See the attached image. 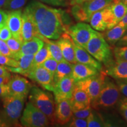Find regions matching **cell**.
I'll use <instances>...</instances> for the list:
<instances>
[{
    "label": "cell",
    "mask_w": 127,
    "mask_h": 127,
    "mask_svg": "<svg viewBox=\"0 0 127 127\" xmlns=\"http://www.w3.org/2000/svg\"><path fill=\"white\" fill-rule=\"evenodd\" d=\"M32 18L38 34L52 40H57L66 32L62 10L54 8L36 0L26 7Z\"/></svg>",
    "instance_id": "obj_1"
},
{
    "label": "cell",
    "mask_w": 127,
    "mask_h": 127,
    "mask_svg": "<svg viewBox=\"0 0 127 127\" xmlns=\"http://www.w3.org/2000/svg\"><path fill=\"white\" fill-rule=\"evenodd\" d=\"M27 97L7 96L2 98L3 108L0 111V127H20L21 115Z\"/></svg>",
    "instance_id": "obj_2"
},
{
    "label": "cell",
    "mask_w": 127,
    "mask_h": 127,
    "mask_svg": "<svg viewBox=\"0 0 127 127\" xmlns=\"http://www.w3.org/2000/svg\"><path fill=\"white\" fill-rule=\"evenodd\" d=\"M85 50L97 61L104 64L105 66H108L114 61L113 51L110 45L105 39L102 33L96 30L87 43Z\"/></svg>",
    "instance_id": "obj_3"
},
{
    "label": "cell",
    "mask_w": 127,
    "mask_h": 127,
    "mask_svg": "<svg viewBox=\"0 0 127 127\" xmlns=\"http://www.w3.org/2000/svg\"><path fill=\"white\" fill-rule=\"evenodd\" d=\"M120 98V91L117 84L107 76L97 98L91 103V106L95 110L113 108L118 104Z\"/></svg>",
    "instance_id": "obj_4"
},
{
    "label": "cell",
    "mask_w": 127,
    "mask_h": 127,
    "mask_svg": "<svg viewBox=\"0 0 127 127\" xmlns=\"http://www.w3.org/2000/svg\"><path fill=\"white\" fill-rule=\"evenodd\" d=\"M28 94L30 102L45 114L51 124H54L55 103L51 94L32 86Z\"/></svg>",
    "instance_id": "obj_5"
},
{
    "label": "cell",
    "mask_w": 127,
    "mask_h": 127,
    "mask_svg": "<svg viewBox=\"0 0 127 127\" xmlns=\"http://www.w3.org/2000/svg\"><path fill=\"white\" fill-rule=\"evenodd\" d=\"M113 0H90L80 4L72 5L71 11L78 21L89 23L91 16L112 3Z\"/></svg>",
    "instance_id": "obj_6"
},
{
    "label": "cell",
    "mask_w": 127,
    "mask_h": 127,
    "mask_svg": "<svg viewBox=\"0 0 127 127\" xmlns=\"http://www.w3.org/2000/svg\"><path fill=\"white\" fill-rule=\"evenodd\" d=\"M20 123L25 127H45L51 124L45 114L30 101L27 103Z\"/></svg>",
    "instance_id": "obj_7"
},
{
    "label": "cell",
    "mask_w": 127,
    "mask_h": 127,
    "mask_svg": "<svg viewBox=\"0 0 127 127\" xmlns=\"http://www.w3.org/2000/svg\"><path fill=\"white\" fill-rule=\"evenodd\" d=\"M107 76L105 72L101 71L94 75L76 82L75 86L87 94L92 103L97 98Z\"/></svg>",
    "instance_id": "obj_8"
},
{
    "label": "cell",
    "mask_w": 127,
    "mask_h": 127,
    "mask_svg": "<svg viewBox=\"0 0 127 127\" xmlns=\"http://www.w3.org/2000/svg\"><path fill=\"white\" fill-rule=\"evenodd\" d=\"M94 31L91 25L80 22L69 27L66 32L70 35L76 45L85 49Z\"/></svg>",
    "instance_id": "obj_9"
},
{
    "label": "cell",
    "mask_w": 127,
    "mask_h": 127,
    "mask_svg": "<svg viewBox=\"0 0 127 127\" xmlns=\"http://www.w3.org/2000/svg\"><path fill=\"white\" fill-rule=\"evenodd\" d=\"M127 12V5L120 0H113L112 3L105 8V16L107 30L117 25Z\"/></svg>",
    "instance_id": "obj_10"
},
{
    "label": "cell",
    "mask_w": 127,
    "mask_h": 127,
    "mask_svg": "<svg viewBox=\"0 0 127 127\" xmlns=\"http://www.w3.org/2000/svg\"><path fill=\"white\" fill-rule=\"evenodd\" d=\"M33 81L49 91H53L54 87V75L47 69L41 66L33 68L27 75Z\"/></svg>",
    "instance_id": "obj_11"
},
{
    "label": "cell",
    "mask_w": 127,
    "mask_h": 127,
    "mask_svg": "<svg viewBox=\"0 0 127 127\" xmlns=\"http://www.w3.org/2000/svg\"><path fill=\"white\" fill-rule=\"evenodd\" d=\"M75 82L72 76L66 77L60 79L54 84L53 92L55 103L70 99L75 88Z\"/></svg>",
    "instance_id": "obj_12"
},
{
    "label": "cell",
    "mask_w": 127,
    "mask_h": 127,
    "mask_svg": "<svg viewBox=\"0 0 127 127\" xmlns=\"http://www.w3.org/2000/svg\"><path fill=\"white\" fill-rule=\"evenodd\" d=\"M32 87V84L25 78L18 75H11L8 84L9 96L27 97Z\"/></svg>",
    "instance_id": "obj_13"
},
{
    "label": "cell",
    "mask_w": 127,
    "mask_h": 127,
    "mask_svg": "<svg viewBox=\"0 0 127 127\" xmlns=\"http://www.w3.org/2000/svg\"><path fill=\"white\" fill-rule=\"evenodd\" d=\"M56 42L61 49L64 59L72 64L77 63L74 47V42L70 35L65 32L57 39Z\"/></svg>",
    "instance_id": "obj_14"
},
{
    "label": "cell",
    "mask_w": 127,
    "mask_h": 127,
    "mask_svg": "<svg viewBox=\"0 0 127 127\" xmlns=\"http://www.w3.org/2000/svg\"><path fill=\"white\" fill-rule=\"evenodd\" d=\"M73 117V111L69 99L55 104V122L58 124H67Z\"/></svg>",
    "instance_id": "obj_15"
},
{
    "label": "cell",
    "mask_w": 127,
    "mask_h": 127,
    "mask_svg": "<svg viewBox=\"0 0 127 127\" xmlns=\"http://www.w3.org/2000/svg\"><path fill=\"white\" fill-rule=\"evenodd\" d=\"M22 9L11 11L8 12L7 25L12 34V36L23 41L21 36Z\"/></svg>",
    "instance_id": "obj_16"
},
{
    "label": "cell",
    "mask_w": 127,
    "mask_h": 127,
    "mask_svg": "<svg viewBox=\"0 0 127 127\" xmlns=\"http://www.w3.org/2000/svg\"><path fill=\"white\" fill-rule=\"evenodd\" d=\"M38 34L32 18L25 8L22 14L21 36L23 42L30 40L34 36H37Z\"/></svg>",
    "instance_id": "obj_17"
},
{
    "label": "cell",
    "mask_w": 127,
    "mask_h": 127,
    "mask_svg": "<svg viewBox=\"0 0 127 127\" xmlns=\"http://www.w3.org/2000/svg\"><path fill=\"white\" fill-rule=\"evenodd\" d=\"M44 45V42L42 39L34 36L30 40L23 42L20 50L14 55L12 58L17 60L23 55H35Z\"/></svg>",
    "instance_id": "obj_18"
},
{
    "label": "cell",
    "mask_w": 127,
    "mask_h": 127,
    "mask_svg": "<svg viewBox=\"0 0 127 127\" xmlns=\"http://www.w3.org/2000/svg\"><path fill=\"white\" fill-rule=\"evenodd\" d=\"M69 101L73 112L91 106V99L87 94L75 85Z\"/></svg>",
    "instance_id": "obj_19"
},
{
    "label": "cell",
    "mask_w": 127,
    "mask_h": 127,
    "mask_svg": "<svg viewBox=\"0 0 127 127\" xmlns=\"http://www.w3.org/2000/svg\"><path fill=\"white\" fill-rule=\"evenodd\" d=\"M105 72L107 75L115 79H127V61L115 59L106 66Z\"/></svg>",
    "instance_id": "obj_20"
},
{
    "label": "cell",
    "mask_w": 127,
    "mask_h": 127,
    "mask_svg": "<svg viewBox=\"0 0 127 127\" xmlns=\"http://www.w3.org/2000/svg\"><path fill=\"white\" fill-rule=\"evenodd\" d=\"M74 47L75 50V59L77 63L93 66L98 69L99 72L102 71V64L90 55L85 49L79 47L75 43H74Z\"/></svg>",
    "instance_id": "obj_21"
},
{
    "label": "cell",
    "mask_w": 127,
    "mask_h": 127,
    "mask_svg": "<svg viewBox=\"0 0 127 127\" xmlns=\"http://www.w3.org/2000/svg\"><path fill=\"white\" fill-rule=\"evenodd\" d=\"M99 71L93 66L77 63L73 64L72 77L75 82L99 73Z\"/></svg>",
    "instance_id": "obj_22"
},
{
    "label": "cell",
    "mask_w": 127,
    "mask_h": 127,
    "mask_svg": "<svg viewBox=\"0 0 127 127\" xmlns=\"http://www.w3.org/2000/svg\"><path fill=\"white\" fill-rule=\"evenodd\" d=\"M34 57V55H23L17 60L18 62V66L17 67L5 66L10 72L20 74L27 77V74L32 69Z\"/></svg>",
    "instance_id": "obj_23"
},
{
    "label": "cell",
    "mask_w": 127,
    "mask_h": 127,
    "mask_svg": "<svg viewBox=\"0 0 127 127\" xmlns=\"http://www.w3.org/2000/svg\"><path fill=\"white\" fill-rule=\"evenodd\" d=\"M105 32L102 33L105 39L110 46L114 47L117 42L123 37L127 31V25L117 24L110 29L106 30Z\"/></svg>",
    "instance_id": "obj_24"
},
{
    "label": "cell",
    "mask_w": 127,
    "mask_h": 127,
    "mask_svg": "<svg viewBox=\"0 0 127 127\" xmlns=\"http://www.w3.org/2000/svg\"><path fill=\"white\" fill-rule=\"evenodd\" d=\"M73 64H74L66 61L65 60L58 62L56 71L54 75V84L64 78L72 75Z\"/></svg>",
    "instance_id": "obj_25"
},
{
    "label": "cell",
    "mask_w": 127,
    "mask_h": 127,
    "mask_svg": "<svg viewBox=\"0 0 127 127\" xmlns=\"http://www.w3.org/2000/svg\"><path fill=\"white\" fill-rule=\"evenodd\" d=\"M89 23L91 27L96 31H105L107 30V23L105 16V8L93 14Z\"/></svg>",
    "instance_id": "obj_26"
},
{
    "label": "cell",
    "mask_w": 127,
    "mask_h": 127,
    "mask_svg": "<svg viewBox=\"0 0 127 127\" xmlns=\"http://www.w3.org/2000/svg\"><path fill=\"white\" fill-rule=\"evenodd\" d=\"M37 37H39V38L44 41V42H45V44L47 45L49 50H50L51 55L54 59L56 60L57 62H60L64 60L63 58V54H62L61 49H60L58 44L57 43L56 41H52V39L50 40L49 39L44 37L43 36L39 34L38 35Z\"/></svg>",
    "instance_id": "obj_27"
},
{
    "label": "cell",
    "mask_w": 127,
    "mask_h": 127,
    "mask_svg": "<svg viewBox=\"0 0 127 127\" xmlns=\"http://www.w3.org/2000/svg\"><path fill=\"white\" fill-rule=\"evenodd\" d=\"M52 57L48 48L44 42V45L34 55V60L32 62V68L39 66L45 60Z\"/></svg>",
    "instance_id": "obj_28"
},
{
    "label": "cell",
    "mask_w": 127,
    "mask_h": 127,
    "mask_svg": "<svg viewBox=\"0 0 127 127\" xmlns=\"http://www.w3.org/2000/svg\"><path fill=\"white\" fill-rule=\"evenodd\" d=\"M87 121V127H102L107 126L104 123V120L96 112V110L93 108L91 112L86 118Z\"/></svg>",
    "instance_id": "obj_29"
},
{
    "label": "cell",
    "mask_w": 127,
    "mask_h": 127,
    "mask_svg": "<svg viewBox=\"0 0 127 127\" xmlns=\"http://www.w3.org/2000/svg\"><path fill=\"white\" fill-rule=\"evenodd\" d=\"M28 0H8L3 8L8 11L21 9Z\"/></svg>",
    "instance_id": "obj_30"
},
{
    "label": "cell",
    "mask_w": 127,
    "mask_h": 127,
    "mask_svg": "<svg viewBox=\"0 0 127 127\" xmlns=\"http://www.w3.org/2000/svg\"><path fill=\"white\" fill-rule=\"evenodd\" d=\"M6 43H7L9 50L13 54L14 56L15 54L17 53L20 50L23 42L12 36L10 38H9L8 40L6 41Z\"/></svg>",
    "instance_id": "obj_31"
},
{
    "label": "cell",
    "mask_w": 127,
    "mask_h": 127,
    "mask_svg": "<svg viewBox=\"0 0 127 127\" xmlns=\"http://www.w3.org/2000/svg\"><path fill=\"white\" fill-rule=\"evenodd\" d=\"M11 76L0 77V98H3L9 95L8 84Z\"/></svg>",
    "instance_id": "obj_32"
},
{
    "label": "cell",
    "mask_w": 127,
    "mask_h": 127,
    "mask_svg": "<svg viewBox=\"0 0 127 127\" xmlns=\"http://www.w3.org/2000/svg\"><path fill=\"white\" fill-rule=\"evenodd\" d=\"M58 62H57L56 60L54 59L52 57H50L48 59L45 60L42 64L41 65L42 67L45 68L48 71H50L53 75H54L55 72L56 71L57 65H58Z\"/></svg>",
    "instance_id": "obj_33"
},
{
    "label": "cell",
    "mask_w": 127,
    "mask_h": 127,
    "mask_svg": "<svg viewBox=\"0 0 127 127\" xmlns=\"http://www.w3.org/2000/svg\"><path fill=\"white\" fill-rule=\"evenodd\" d=\"M113 54L115 59L127 61V46L116 47L113 49Z\"/></svg>",
    "instance_id": "obj_34"
},
{
    "label": "cell",
    "mask_w": 127,
    "mask_h": 127,
    "mask_svg": "<svg viewBox=\"0 0 127 127\" xmlns=\"http://www.w3.org/2000/svg\"><path fill=\"white\" fill-rule=\"evenodd\" d=\"M0 65L12 67H17L18 66V62L13 58L5 56L0 53Z\"/></svg>",
    "instance_id": "obj_35"
},
{
    "label": "cell",
    "mask_w": 127,
    "mask_h": 127,
    "mask_svg": "<svg viewBox=\"0 0 127 127\" xmlns=\"http://www.w3.org/2000/svg\"><path fill=\"white\" fill-rule=\"evenodd\" d=\"M117 105H118L119 112L127 123V98L125 96L122 97Z\"/></svg>",
    "instance_id": "obj_36"
},
{
    "label": "cell",
    "mask_w": 127,
    "mask_h": 127,
    "mask_svg": "<svg viewBox=\"0 0 127 127\" xmlns=\"http://www.w3.org/2000/svg\"><path fill=\"white\" fill-rule=\"evenodd\" d=\"M92 110H93V108L91 107V106H89L88 107L80 109V110L74 111L73 117L78 118L86 119L91 112Z\"/></svg>",
    "instance_id": "obj_37"
},
{
    "label": "cell",
    "mask_w": 127,
    "mask_h": 127,
    "mask_svg": "<svg viewBox=\"0 0 127 127\" xmlns=\"http://www.w3.org/2000/svg\"><path fill=\"white\" fill-rule=\"evenodd\" d=\"M68 127H86L87 121L86 119H82L72 117V120L68 123Z\"/></svg>",
    "instance_id": "obj_38"
},
{
    "label": "cell",
    "mask_w": 127,
    "mask_h": 127,
    "mask_svg": "<svg viewBox=\"0 0 127 127\" xmlns=\"http://www.w3.org/2000/svg\"><path fill=\"white\" fill-rule=\"evenodd\" d=\"M44 4L55 7H66L68 5V0H38Z\"/></svg>",
    "instance_id": "obj_39"
},
{
    "label": "cell",
    "mask_w": 127,
    "mask_h": 127,
    "mask_svg": "<svg viewBox=\"0 0 127 127\" xmlns=\"http://www.w3.org/2000/svg\"><path fill=\"white\" fill-rule=\"evenodd\" d=\"M0 53L1 54L12 58L13 54L9 50L6 41L0 39Z\"/></svg>",
    "instance_id": "obj_40"
},
{
    "label": "cell",
    "mask_w": 127,
    "mask_h": 127,
    "mask_svg": "<svg viewBox=\"0 0 127 127\" xmlns=\"http://www.w3.org/2000/svg\"><path fill=\"white\" fill-rule=\"evenodd\" d=\"M120 93L127 98V79H115Z\"/></svg>",
    "instance_id": "obj_41"
},
{
    "label": "cell",
    "mask_w": 127,
    "mask_h": 127,
    "mask_svg": "<svg viewBox=\"0 0 127 127\" xmlns=\"http://www.w3.org/2000/svg\"><path fill=\"white\" fill-rule=\"evenodd\" d=\"M12 37V34L7 25L0 28V39L6 41Z\"/></svg>",
    "instance_id": "obj_42"
},
{
    "label": "cell",
    "mask_w": 127,
    "mask_h": 127,
    "mask_svg": "<svg viewBox=\"0 0 127 127\" xmlns=\"http://www.w3.org/2000/svg\"><path fill=\"white\" fill-rule=\"evenodd\" d=\"M8 18V12H6L4 9L0 8V28L7 25Z\"/></svg>",
    "instance_id": "obj_43"
},
{
    "label": "cell",
    "mask_w": 127,
    "mask_h": 127,
    "mask_svg": "<svg viewBox=\"0 0 127 127\" xmlns=\"http://www.w3.org/2000/svg\"><path fill=\"white\" fill-rule=\"evenodd\" d=\"M116 47H124L127 46V31L123 37L119 40L115 44Z\"/></svg>",
    "instance_id": "obj_44"
},
{
    "label": "cell",
    "mask_w": 127,
    "mask_h": 127,
    "mask_svg": "<svg viewBox=\"0 0 127 127\" xmlns=\"http://www.w3.org/2000/svg\"><path fill=\"white\" fill-rule=\"evenodd\" d=\"M11 73L8 70L5 66L0 65V77L2 76H11Z\"/></svg>",
    "instance_id": "obj_45"
},
{
    "label": "cell",
    "mask_w": 127,
    "mask_h": 127,
    "mask_svg": "<svg viewBox=\"0 0 127 127\" xmlns=\"http://www.w3.org/2000/svg\"><path fill=\"white\" fill-rule=\"evenodd\" d=\"M90 1V0H70V4L71 5H74L75 4H82L84 2H86V1Z\"/></svg>",
    "instance_id": "obj_46"
},
{
    "label": "cell",
    "mask_w": 127,
    "mask_h": 127,
    "mask_svg": "<svg viewBox=\"0 0 127 127\" xmlns=\"http://www.w3.org/2000/svg\"><path fill=\"white\" fill-rule=\"evenodd\" d=\"M118 24L120 25H123V26H124V25H127V14H125L124 17H123V18L122 19L121 21Z\"/></svg>",
    "instance_id": "obj_47"
},
{
    "label": "cell",
    "mask_w": 127,
    "mask_h": 127,
    "mask_svg": "<svg viewBox=\"0 0 127 127\" xmlns=\"http://www.w3.org/2000/svg\"><path fill=\"white\" fill-rule=\"evenodd\" d=\"M8 0H0V8H2L4 7L5 4L7 2Z\"/></svg>",
    "instance_id": "obj_48"
},
{
    "label": "cell",
    "mask_w": 127,
    "mask_h": 127,
    "mask_svg": "<svg viewBox=\"0 0 127 127\" xmlns=\"http://www.w3.org/2000/svg\"><path fill=\"white\" fill-rule=\"evenodd\" d=\"M120 1H121V2H123V3H124L125 4H126L127 5V0H120Z\"/></svg>",
    "instance_id": "obj_49"
}]
</instances>
